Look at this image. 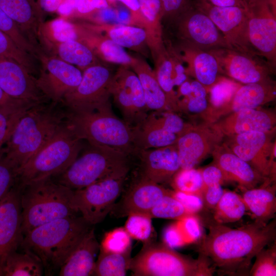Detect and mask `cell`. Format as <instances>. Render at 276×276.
Returning a JSON list of instances; mask_svg holds the SVG:
<instances>
[{
    "mask_svg": "<svg viewBox=\"0 0 276 276\" xmlns=\"http://www.w3.org/2000/svg\"><path fill=\"white\" fill-rule=\"evenodd\" d=\"M208 228L198 251L220 272L229 275L244 273L257 253L275 241V219L268 223L255 220L236 228L214 220Z\"/></svg>",
    "mask_w": 276,
    "mask_h": 276,
    "instance_id": "obj_1",
    "label": "cell"
},
{
    "mask_svg": "<svg viewBox=\"0 0 276 276\" xmlns=\"http://www.w3.org/2000/svg\"><path fill=\"white\" fill-rule=\"evenodd\" d=\"M42 102L26 109L3 147L17 170L37 153L65 122L66 114Z\"/></svg>",
    "mask_w": 276,
    "mask_h": 276,
    "instance_id": "obj_2",
    "label": "cell"
},
{
    "mask_svg": "<svg viewBox=\"0 0 276 276\" xmlns=\"http://www.w3.org/2000/svg\"><path fill=\"white\" fill-rule=\"evenodd\" d=\"M91 225L82 216L61 218L29 231L20 245L35 256L46 270L60 269Z\"/></svg>",
    "mask_w": 276,
    "mask_h": 276,
    "instance_id": "obj_3",
    "label": "cell"
},
{
    "mask_svg": "<svg viewBox=\"0 0 276 276\" xmlns=\"http://www.w3.org/2000/svg\"><path fill=\"white\" fill-rule=\"evenodd\" d=\"M19 190L22 235L43 224L77 216L78 213L73 203L74 190L52 181L51 178L29 183Z\"/></svg>",
    "mask_w": 276,
    "mask_h": 276,
    "instance_id": "obj_4",
    "label": "cell"
},
{
    "mask_svg": "<svg viewBox=\"0 0 276 276\" xmlns=\"http://www.w3.org/2000/svg\"><path fill=\"white\" fill-rule=\"evenodd\" d=\"M66 124L77 137L90 145L110 147L127 155L136 151L132 127L113 113L111 105L90 111H70Z\"/></svg>",
    "mask_w": 276,
    "mask_h": 276,
    "instance_id": "obj_5",
    "label": "cell"
},
{
    "mask_svg": "<svg viewBox=\"0 0 276 276\" xmlns=\"http://www.w3.org/2000/svg\"><path fill=\"white\" fill-rule=\"evenodd\" d=\"M81 142L65 120L53 137L18 170L16 186L20 189L62 173L78 157Z\"/></svg>",
    "mask_w": 276,
    "mask_h": 276,
    "instance_id": "obj_6",
    "label": "cell"
},
{
    "mask_svg": "<svg viewBox=\"0 0 276 276\" xmlns=\"http://www.w3.org/2000/svg\"><path fill=\"white\" fill-rule=\"evenodd\" d=\"M131 258L129 269L134 276H211L216 267L204 255L193 259L173 250L165 244L147 242Z\"/></svg>",
    "mask_w": 276,
    "mask_h": 276,
    "instance_id": "obj_7",
    "label": "cell"
},
{
    "mask_svg": "<svg viewBox=\"0 0 276 276\" xmlns=\"http://www.w3.org/2000/svg\"><path fill=\"white\" fill-rule=\"evenodd\" d=\"M127 155L110 147L90 145L59 175L58 182L76 190L108 177L127 173Z\"/></svg>",
    "mask_w": 276,
    "mask_h": 276,
    "instance_id": "obj_8",
    "label": "cell"
},
{
    "mask_svg": "<svg viewBox=\"0 0 276 276\" xmlns=\"http://www.w3.org/2000/svg\"><path fill=\"white\" fill-rule=\"evenodd\" d=\"M275 131H248L224 136L222 142L265 178L275 180Z\"/></svg>",
    "mask_w": 276,
    "mask_h": 276,
    "instance_id": "obj_9",
    "label": "cell"
},
{
    "mask_svg": "<svg viewBox=\"0 0 276 276\" xmlns=\"http://www.w3.org/2000/svg\"><path fill=\"white\" fill-rule=\"evenodd\" d=\"M127 174L108 177L74 190V208L90 224L101 222L111 212L120 195Z\"/></svg>",
    "mask_w": 276,
    "mask_h": 276,
    "instance_id": "obj_10",
    "label": "cell"
},
{
    "mask_svg": "<svg viewBox=\"0 0 276 276\" xmlns=\"http://www.w3.org/2000/svg\"><path fill=\"white\" fill-rule=\"evenodd\" d=\"M191 124L173 111H153L132 127L135 150L174 145Z\"/></svg>",
    "mask_w": 276,
    "mask_h": 276,
    "instance_id": "obj_11",
    "label": "cell"
},
{
    "mask_svg": "<svg viewBox=\"0 0 276 276\" xmlns=\"http://www.w3.org/2000/svg\"><path fill=\"white\" fill-rule=\"evenodd\" d=\"M255 51L273 66L276 59L275 0H242Z\"/></svg>",
    "mask_w": 276,
    "mask_h": 276,
    "instance_id": "obj_12",
    "label": "cell"
},
{
    "mask_svg": "<svg viewBox=\"0 0 276 276\" xmlns=\"http://www.w3.org/2000/svg\"><path fill=\"white\" fill-rule=\"evenodd\" d=\"M113 75L110 68L103 64L84 69L80 84L64 96L62 103L74 112L93 110L111 105Z\"/></svg>",
    "mask_w": 276,
    "mask_h": 276,
    "instance_id": "obj_13",
    "label": "cell"
},
{
    "mask_svg": "<svg viewBox=\"0 0 276 276\" xmlns=\"http://www.w3.org/2000/svg\"><path fill=\"white\" fill-rule=\"evenodd\" d=\"M194 7L205 13L214 23L229 49L251 55H259L249 42L244 8L216 6L205 0H195Z\"/></svg>",
    "mask_w": 276,
    "mask_h": 276,
    "instance_id": "obj_14",
    "label": "cell"
},
{
    "mask_svg": "<svg viewBox=\"0 0 276 276\" xmlns=\"http://www.w3.org/2000/svg\"><path fill=\"white\" fill-rule=\"evenodd\" d=\"M111 97L122 113L125 122L133 127L147 115V107L140 80L128 66L120 65L113 74Z\"/></svg>",
    "mask_w": 276,
    "mask_h": 276,
    "instance_id": "obj_15",
    "label": "cell"
},
{
    "mask_svg": "<svg viewBox=\"0 0 276 276\" xmlns=\"http://www.w3.org/2000/svg\"><path fill=\"white\" fill-rule=\"evenodd\" d=\"M224 136L215 123L191 124L175 144L180 169L195 168L211 154L216 146L222 142Z\"/></svg>",
    "mask_w": 276,
    "mask_h": 276,
    "instance_id": "obj_16",
    "label": "cell"
},
{
    "mask_svg": "<svg viewBox=\"0 0 276 276\" xmlns=\"http://www.w3.org/2000/svg\"><path fill=\"white\" fill-rule=\"evenodd\" d=\"M217 59L220 72L244 84L271 80L274 66L260 56L251 55L229 48L209 50Z\"/></svg>",
    "mask_w": 276,
    "mask_h": 276,
    "instance_id": "obj_17",
    "label": "cell"
},
{
    "mask_svg": "<svg viewBox=\"0 0 276 276\" xmlns=\"http://www.w3.org/2000/svg\"><path fill=\"white\" fill-rule=\"evenodd\" d=\"M41 66L37 78V87L52 103L62 102L64 96L80 84L82 72L79 68L56 57L43 55L40 59Z\"/></svg>",
    "mask_w": 276,
    "mask_h": 276,
    "instance_id": "obj_18",
    "label": "cell"
},
{
    "mask_svg": "<svg viewBox=\"0 0 276 276\" xmlns=\"http://www.w3.org/2000/svg\"><path fill=\"white\" fill-rule=\"evenodd\" d=\"M173 24L176 26L180 42L204 50L229 48L214 23L205 13L193 6Z\"/></svg>",
    "mask_w": 276,
    "mask_h": 276,
    "instance_id": "obj_19",
    "label": "cell"
},
{
    "mask_svg": "<svg viewBox=\"0 0 276 276\" xmlns=\"http://www.w3.org/2000/svg\"><path fill=\"white\" fill-rule=\"evenodd\" d=\"M157 80L164 92L170 109L178 111V98L174 89L188 80L186 67L178 51L171 44L166 45L152 56Z\"/></svg>",
    "mask_w": 276,
    "mask_h": 276,
    "instance_id": "obj_20",
    "label": "cell"
},
{
    "mask_svg": "<svg viewBox=\"0 0 276 276\" xmlns=\"http://www.w3.org/2000/svg\"><path fill=\"white\" fill-rule=\"evenodd\" d=\"M19 189L15 185L0 202V276L8 257L22 239Z\"/></svg>",
    "mask_w": 276,
    "mask_h": 276,
    "instance_id": "obj_21",
    "label": "cell"
},
{
    "mask_svg": "<svg viewBox=\"0 0 276 276\" xmlns=\"http://www.w3.org/2000/svg\"><path fill=\"white\" fill-rule=\"evenodd\" d=\"M0 87L13 99L29 103L43 102L35 78L17 62L0 57Z\"/></svg>",
    "mask_w": 276,
    "mask_h": 276,
    "instance_id": "obj_22",
    "label": "cell"
},
{
    "mask_svg": "<svg viewBox=\"0 0 276 276\" xmlns=\"http://www.w3.org/2000/svg\"><path fill=\"white\" fill-rule=\"evenodd\" d=\"M171 190L142 176L115 203L111 211L117 217H125L133 214H145Z\"/></svg>",
    "mask_w": 276,
    "mask_h": 276,
    "instance_id": "obj_23",
    "label": "cell"
},
{
    "mask_svg": "<svg viewBox=\"0 0 276 276\" xmlns=\"http://www.w3.org/2000/svg\"><path fill=\"white\" fill-rule=\"evenodd\" d=\"M224 136L257 131H275L276 114L262 107L242 109L225 116L214 122Z\"/></svg>",
    "mask_w": 276,
    "mask_h": 276,
    "instance_id": "obj_24",
    "label": "cell"
},
{
    "mask_svg": "<svg viewBox=\"0 0 276 276\" xmlns=\"http://www.w3.org/2000/svg\"><path fill=\"white\" fill-rule=\"evenodd\" d=\"M212 164L222 171L226 182H234L244 191L257 187L266 179L250 165L233 153L222 142L211 153Z\"/></svg>",
    "mask_w": 276,
    "mask_h": 276,
    "instance_id": "obj_25",
    "label": "cell"
},
{
    "mask_svg": "<svg viewBox=\"0 0 276 276\" xmlns=\"http://www.w3.org/2000/svg\"><path fill=\"white\" fill-rule=\"evenodd\" d=\"M275 82L271 80L241 85L231 101L215 111L209 122L214 123L229 113L242 109L256 108L274 101Z\"/></svg>",
    "mask_w": 276,
    "mask_h": 276,
    "instance_id": "obj_26",
    "label": "cell"
},
{
    "mask_svg": "<svg viewBox=\"0 0 276 276\" xmlns=\"http://www.w3.org/2000/svg\"><path fill=\"white\" fill-rule=\"evenodd\" d=\"M141 160L142 176L158 184L171 182L180 169L175 144L138 151Z\"/></svg>",
    "mask_w": 276,
    "mask_h": 276,
    "instance_id": "obj_27",
    "label": "cell"
},
{
    "mask_svg": "<svg viewBox=\"0 0 276 276\" xmlns=\"http://www.w3.org/2000/svg\"><path fill=\"white\" fill-rule=\"evenodd\" d=\"M0 7L17 25L25 36L40 52L43 18L34 0H0Z\"/></svg>",
    "mask_w": 276,
    "mask_h": 276,
    "instance_id": "obj_28",
    "label": "cell"
},
{
    "mask_svg": "<svg viewBox=\"0 0 276 276\" xmlns=\"http://www.w3.org/2000/svg\"><path fill=\"white\" fill-rule=\"evenodd\" d=\"M178 52L187 64L186 73L200 83L209 92L220 77L216 58L209 50L180 42Z\"/></svg>",
    "mask_w": 276,
    "mask_h": 276,
    "instance_id": "obj_29",
    "label": "cell"
},
{
    "mask_svg": "<svg viewBox=\"0 0 276 276\" xmlns=\"http://www.w3.org/2000/svg\"><path fill=\"white\" fill-rule=\"evenodd\" d=\"M78 40L85 44L101 61L130 67L134 56L101 33L87 26L77 25Z\"/></svg>",
    "mask_w": 276,
    "mask_h": 276,
    "instance_id": "obj_30",
    "label": "cell"
},
{
    "mask_svg": "<svg viewBox=\"0 0 276 276\" xmlns=\"http://www.w3.org/2000/svg\"><path fill=\"white\" fill-rule=\"evenodd\" d=\"M99 250L100 244L91 227L66 258L59 269V275H93Z\"/></svg>",
    "mask_w": 276,
    "mask_h": 276,
    "instance_id": "obj_31",
    "label": "cell"
},
{
    "mask_svg": "<svg viewBox=\"0 0 276 276\" xmlns=\"http://www.w3.org/2000/svg\"><path fill=\"white\" fill-rule=\"evenodd\" d=\"M242 197L256 221L268 223L275 216V180L267 178L259 187L245 190Z\"/></svg>",
    "mask_w": 276,
    "mask_h": 276,
    "instance_id": "obj_32",
    "label": "cell"
},
{
    "mask_svg": "<svg viewBox=\"0 0 276 276\" xmlns=\"http://www.w3.org/2000/svg\"><path fill=\"white\" fill-rule=\"evenodd\" d=\"M85 25L104 34L123 48L133 50L148 57L149 52L146 51V49L149 50L147 36L146 32L143 28L129 25L110 23Z\"/></svg>",
    "mask_w": 276,
    "mask_h": 276,
    "instance_id": "obj_33",
    "label": "cell"
},
{
    "mask_svg": "<svg viewBox=\"0 0 276 276\" xmlns=\"http://www.w3.org/2000/svg\"><path fill=\"white\" fill-rule=\"evenodd\" d=\"M137 75L141 84L148 110H171L166 96L160 87L154 70L140 56H134L130 67Z\"/></svg>",
    "mask_w": 276,
    "mask_h": 276,
    "instance_id": "obj_34",
    "label": "cell"
},
{
    "mask_svg": "<svg viewBox=\"0 0 276 276\" xmlns=\"http://www.w3.org/2000/svg\"><path fill=\"white\" fill-rule=\"evenodd\" d=\"M145 22L147 45L151 56L165 47L163 32V12L160 0H139Z\"/></svg>",
    "mask_w": 276,
    "mask_h": 276,
    "instance_id": "obj_35",
    "label": "cell"
},
{
    "mask_svg": "<svg viewBox=\"0 0 276 276\" xmlns=\"http://www.w3.org/2000/svg\"><path fill=\"white\" fill-rule=\"evenodd\" d=\"M178 111L202 119L209 107L208 93L198 81L188 79L178 86Z\"/></svg>",
    "mask_w": 276,
    "mask_h": 276,
    "instance_id": "obj_36",
    "label": "cell"
},
{
    "mask_svg": "<svg viewBox=\"0 0 276 276\" xmlns=\"http://www.w3.org/2000/svg\"><path fill=\"white\" fill-rule=\"evenodd\" d=\"M43 269L40 261L32 253L25 250L23 252L15 250L7 258L2 276H41Z\"/></svg>",
    "mask_w": 276,
    "mask_h": 276,
    "instance_id": "obj_37",
    "label": "cell"
},
{
    "mask_svg": "<svg viewBox=\"0 0 276 276\" xmlns=\"http://www.w3.org/2000/svg\"><path fill=\"white\" fill-rule=\"evenodd\" d=\"M56 47L58 58L83 71L91 66L102 64L91 50L78 40L57 43Z\"/></svg>",
    "mask_w": 276,
    "mask_h": 276,
    "instance_id": "obj_38",
    "label": "cell"
},
{
    "mask_svg": "<svg viewBox=\"0 0 276 276\" xmlns=\"http://www.w3.org/2000/svg\"><path fill=\"white\" fill-rule=\"evenodd\" d=\"M246 210L242 196L235 192L224 190L214 209V220L221 224L235 222L243 217Z\"/></svg>",
    "mask_w": 276,
    "mask_h": 276,
    "instance_id": "obj_39",
    "label": "cell"
},
{
    "mask_svg": "<svg viewBox=\"0 0 276 276\" xmlns=\"http://www.w3.org/2000/svg\"><path fill=\"white\" fill-rule=\"evenodd\" d=\"M96 262L93 275L125 276L129 269L131 250L124 253L105 252L101 250Z\"/></svg>",
    "mask_w": 276,
    "mask_h": 276,
    "instance_id": "obj_40",
    "label": "cell"
},
{
    "mask_svg": "<svg viewBox=\"0 0 276 276\" xmlns=\"http://www.w3.org/2000/svg\"><path fill=\"white\" fill-rule=\"evenodd\" d=\"M241 85L232 79L220 76L208 92L209 107L203 119L204 122H209L215 111L227 104Z\"/></svg>",
    "mask_w": 276,
    "mask_h": 276,
    "instance_id": "obj_41",
    "label": "cell"
},
{
    "mask_svg": "<svg viewBox=\"0 0 276 276\" xmlns=\"http://www.w3.org/2000/svg\"><path fill=\"white\" fill-rule=\"evenodd\" d=\"M171 182L174 190L201 196L204 189L201 169H180Z\"/></svg>",
    "mask_w": 276,
    "mask_h": 276,
    "instance_id": "obj_42",
    "label": "cell"
},
{
    "mask_svg": "<svg viewBox=\"0 0 276 276\" xmlns=\"http://www.w3.org/2000/svg\"><path fill=\"white\" fill-rule=\"evenodd\" d=\"M41 38H48L53 43H59L71 40H78L77 25L63 18H57L49 22L47 26H41Z\"/></svg>",
    "mask_w": 276,
    "mask_h": 276,
    "instance_id": "obj_43",
    "label": "cell"
},
{
    "mask_svg": "<svg viewBox=\"0 0 276 276\" xmlns=\"http://www.w3.org/2000/svg\"><path fill=\"white\" fill-rule=\"evenodd\" d=\"M0 57L14 60L32 74L37 70L36 57L21 50L6 34L0 31Z\"/></svg>",
    "mask_w": 276,
    "mask_h": 276,
    "instance_id": "obj_44",
    "label": "cell"
},
{
    "mask_svg": "<svg viewBox=\"0 0 276 276\" xmlns=\"http://www.w3.org/2000/svg\"><path fill=\"white\" fill-rule=\"evenodd\" d=\"M171 194L172 193L164 196L147 215L151 218L173 219L178 220L191 215Z\"/></svg>",
    "mask_w": 276,
    "mask_h": 276,
    "instance_id": "obj_45",
    "label": "cell"
},
{
    "mask_svg": "<svg viewBox=\"0 0 276 276\" xmlns=\"http://www.w3.org/2000/svg\"><path fill=\"white\" fill-rule=\"evenodd\" d=\"M0 31L8 35L21 50L39 59L42 54L30 42L17 25L1 7Z\"/></svg>",
    "mask_w": 276,
    "mask_h": 276,
    "instance_id": "obj_46",
    "label": "cell"
},
{
    "mask_svg": "<svg viewBox=\"0 0 276 276\" xmlns=\"http://www.w3.org/2000/svg\"><path fill=\"white\" fill-rule=\"evenodd\" d=\"M255 257L256 260L249 270V275H276L275 241L268 248L262 249Z\"/></svg>",
    "mask_w": 276,
    "mask_h": 276,
    "instance_id": "obj_47",
    "label": "cell"
},
{
    "mask_svg": "<svg viewBox=\"0 0 276 276\" xmlns=\"http://www.w3.org/2000/svg\"><path fill=\"white\" fill-rule=\"evenodd\" d=\"M33 105L0 107V150L8 140L20 116Z\"/></svg>",
    "mask_w": 276,
    "mask_h": 276,
    "instance_id": "obj_48",
    "label": "cell"
},
{
    "mask_svg": "<svg viewBox=\"0 0 276 276\" xmlns=\"http://www.w3.org/2000/svg\"><path fill=\"white\" fill-rule=\"evenodd\" d=\"M131 237L124 228H118L106 234L100 245V250L124 253L131 250Z\"/></svg>",
    "mask_w": 276,
    "mask_h": 276,
    "instance_id": "obj_49",
    "label": "cell"
},
{
    "mask_svg": "<svg viewBox=\"0 0 276 276\" xmlns=\"http://www.w3.org/2000/svg\"><path fill=\"white\" fill-rule=\"evenodd\" d=\"M127 217L124 228L130 237L148 242L152 233V218L142 214H133Z\"/></svg>",
    "mask_w": 276,
    "mask_h": 276,
    "instance_id": "obj_50",
    "label": "cell"
},
{
    "mask_svg": "<svg viewBox=\"0 0 276 276\" xmlns=\"http://www.w3.org/2000/svg\"><path fill=\"white\" fill-rule=\"evenodd\" d=\"M17 170L6 157L3 148L0 150V202L14 187Z\"/></svg>",
    "mask_w": 276,
    "mask_h": 276,
    "instance_id": "obj_51",
    "label": "cell"
},
{
    "mask_svg": "<svg viewBox=\"0 0 276 276\" xmlns=\"http://www.w3.org/2000/svg\"><path fill=\"white\" fill-rule=\"evenodd\" d=\"M177 223L185 242L195 241L200 239L202 232L200 222L195 215L186 216Z\"/></svg>",
    "mask_w": 276,
    "mask_h": 276,
    "instance_id": "obj_52",
    "label": "cell"
},
{
    "mask_svg": "<svg viewBox=\"0 0 276 276\" xmlns=\"http://www.w3.org/2000/svg\"><path fill=\"white\" fill-rule=\"evenodd\" d=\"M163 20L165 19L171 23L173 22L192 5L189 0H160Z\"/></svg>",
    "mask_w": 276,
    "mask_h": 276,
    "instance_id": "obj_53",
    "label": "cell"
},
{
    "mask_svg": "<svg viewBox=\"0 0 276 276\" xmlns=\"http://www.w3.org/2000/svg\"><path fill=\"white\" fill-rule=\"evenodd\" d=\"M171 194L183 205L191 215H195L201 211L204 206L201 196L176 190L172 191Z\"/></svg>",
    "mask_w": 276,
    "mask_h": 276,
    "instance_id": "obj_54",
    "label": "cell"
},
{
    "mask_svg": "<svg viewBox=\"0 0 276 276\" xmlns=\"http://www.w3.org/2000/svg\"><path fill=\"white\" fill-rule=\"evenodd\" d=\"M111 2H120L125 6L130 12L129 25L141 27L145 30V22L141 13L139 0H107Z\"/></svg>",
    "mask_w": 276,
    "mask_h": 276,
    "instance_id": "obj_55",
    "label": "cell"
},
{
    "mask_svg": "<svg viewBox=\"0 0 276 276\" xmlns=\"http://www.w3.org/2000/svg\"><path fill=\"white\" fill-rule=\"evenodd\" d=\"M224 191L220 184L204 187L201 194L204 205L208 208L214 209L221 198Z\"/></svg>",
    "mask_w": 276,
    "mask_h": 276,
    "instance_id": "obj_56",
    "label": "cell"
},
{
    "mask_svg": "<svg viewBox=\"0 0 276 276\" xmlns=\"http://www.w3.org/2000/svg\"><path fill=\"white\" fill-rule=\"evenodd\" d=\"M204 187L216 184L222 185L226 182L224 175L221 169L213 164L201 169Z\"/></svg>",
    "mask_w": 276,
    "mask_h": 276,
    "instance_id": "obj_57",
    "label": "cell"
},
{
    "mask_svg": "<svg viewBox=\"0 0 276 276\" xmlns=\"http://www.w3.org/2000/svg\"><path fill=\"white\" fill-rule=\"evenodd\" d=\"M163 238L165 244L172 248L181 246L186 242L177 224L167 227L164 231Z\"/></svg>",
    "mask_w": 276,
    "mask_h": 276,
    "instance_id": "obj_58",
    "label": "cell"
},
{
    "mask_svg": "<svg viewBox=\"0 0 276 276\" xmlns=\"http://www.w3.org/2000/svg\"><path fill=\"white\" fill-rule=\"evenodd\" d=\"M109 4L107 0H78L75 11L82 15L88 14L109 8Z\"/></svg>",
    "mask_w": 276,
    "mask_h": 276,
    "instance_id": "obj_59",
    "label": "cell"
},
{
    "mask_svg": "<svg viewBox=\"0 0 276 276\" xmlns=\"http://www.w3.org/2000/svg\"><path fill=\"white\" fill-rule=\"evenodd\" d=\"M37 10L43 18L44 14L56 11L62 0H34Z\"/></svg>",
    "mask_w": 276,
    "mask_h": 276,
    "instance_id": "obj_60",
    "label": "cell"
},
{
    "mask_svg": "<svg viewBox=\"0 0 276 276\" xmlns=\"http://www.w3.org/2000/svg\"><path fill=\"white\" fill-rule=\"evenodd\" d=\"M78 2V0H62L56 11L61 16H69L75 12Z\"/></svg>",
    "mask_w": 276,
    "mask_h": 276,
    "instance_id": "obj_61",
    "label": "cell"
},
{
    "mask_svg": "<svg viewBox=\"0 0 276 276\" xmlns=\"http://www.w3.org/2000/svg\"><path fill=\"white\" fill-rule=\"evenodd\" d=\"M36 103L13 99L6 94L0 87V107L7 106H30Z\"/></svg>",
    "mask_w": 276,
    "mask_h": 276,
    "instance_id": "obj_62",
    "label": "cell"
},
{
    "mask_svg": "<svg viewBox=\"0 0 276 276\" xmlns=\"http://www.w3.org/2000/svg\"><path fill=\"white\" fill-rule=\"evenodd\" d=\"M210 4L219 7L238 6L244 8L242 0H205Z\"/></svg>",
    "mask_w": 276,
    "mask_h": 276,
    "instance_id": "obj_63",
    "label": "cell"
}]
</instances>
